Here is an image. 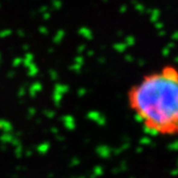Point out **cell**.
<instances>
[{"instance_id":"cell-1","label":"cell","mask_w":178,"mask_h":178,"mask_svg":"<svg viewBox=\"0 0 178 178\" xmlns=\"http://www.w3.org/2000/svg\"><path fill=\"white\" fill-rule=\"evenodd\" d=\"M131 111L145 130L155 136L171 137L178 131V73L165 65L148 72L128 91Z\"/></svg>"}]
</instances>
